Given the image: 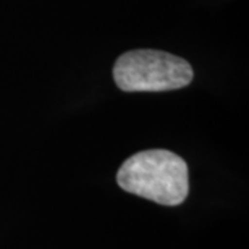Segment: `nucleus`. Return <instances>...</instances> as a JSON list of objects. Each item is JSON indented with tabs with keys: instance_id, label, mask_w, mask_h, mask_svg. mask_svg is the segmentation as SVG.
Wrapping results in <instances>:
<instances>
[{
	"instance_id": "nucleus-1",
	"label": "nucleus",
	"mask_w": 249,
	"mask_h": 249,
	"mask_svg": "<svg viewBox=\"0 0 249 249\" xmlns=\"http://www.w3.org/2000/svg\"><path fill=\"white\" fill-rule=\"evenodd\" d=\"M117 183L126 193L162 206H178L189 191L188 165L165 149L142 151L123 162Z\"/></svg>"
},
{
	"instance_id": "nucleus-2",
	"label": "nucleus",
	"mask_w": 249,
	"mask_h": 249,
	"mask_svg": "<svg viewBox=\"0 0 249 249\" xmlns=\"http://www.w3.org/2000/svg\"><path fill=\"white\" fill-rule=\"evenodd\" d=\"M193 68L185 58L151 49L129 51L118 57L113 79L124 92H160L188 86Z\"/></svg>"
}]
</instances>
